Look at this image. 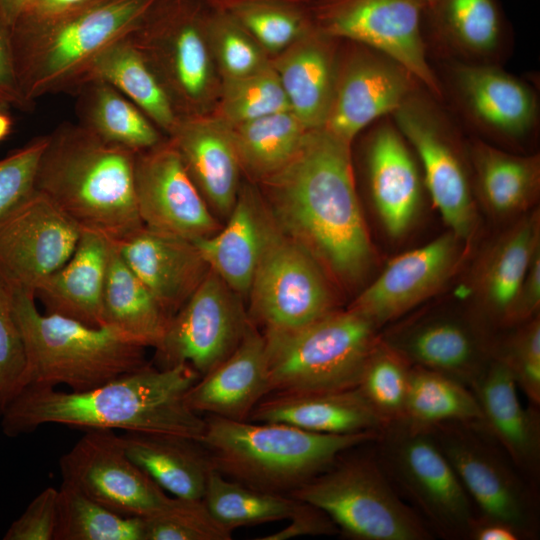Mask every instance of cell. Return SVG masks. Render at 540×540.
<instances>
[{"label":"cell","mask_w":540,"mask_h":540,"mask_svg":"<svg viewBox=\"0 0 540 540\" xmlns=\"http://www.w3.org/2000/svg\"><path fill=\"white\" fill-rule=\"evenodd\" d=\"M134 186L149 229L194 241L221 228L171 141L137 153Z\"/></svg>","instance_id":"ac0fdd59"},{"label":"cell","mask_w":540,"mask_h":540,"mask_svg":"<svg viewBox=\"0 0 540 540\" xmlns=\"http://www.w3.org/2000/svg\"><path fill=\"white\" fill-rule=\"evenodd\" d=\"M12 120L10 116L0 110V141L3 140L11 131Z\"/></svg>","instance_id":"91938a15"},{"label":"cell","mask_w":540,"mask_h":540,"mask_svg":"<svg viewBox=\"0 0 540 540\" xmlns=\"http://www.w3.org/2000/svg\"><path fill=\"white\" fill-rule=\"evenodd\" d=\"M73 94L77 123L99 138L137 153L163 142L157 126L108 82L85 81Z\"/></svg>","instance_id":"d590c367"},{"label":"cell","mask_w":540,"mask_h":540,"mask_svg":"<svg viewBox=\"0 0 540 540\" xmlns=\"http://www.w3.org/2000/svg\"><path fill=\"white\" fill-rule=\"evenodd\" d=\"M170 137L210 209L227 219L238 197L241 165L231 130L181 118Z\"/></svg>","instance_id":"4316f807"},{"label":"cell","mask_w":540,"mask_h":540,"mask_svg":"<svg viewBox=\"0 0 540 540\" xmlns=\"http://www.w3.org/2000/svg\"><path fill=\"white\" fill-rule=\"evenodd\" d=\"M384 343L413 367L441 373L471 390L491 362L476 330L457 318L421 320Z\"/></svg>","instance_id":"d4e9b609"},{"label":"cell","mask_w":540,"mask_h":540,"mask_svg":"<svg viewBox=\"0 0 540 540\" xmlns=\"http://www.w3.org/2000/svg\"><path fill=\"white\" fill-rule=\"evenodd\" d=\"M144 540H229L232 532L214 519L202 499L173 497L163 510L143 517Z\"/></svg>","instance_id":"ee69618b"},{"label":"cell","mask_w":540,"mask_h":540,"mask_svg":"<svg viewBox=\"0 0 540 540\" xmlns=\"http://www.w3.org/2000/svg\"><path fill=\"white\" fill-rule=\"evenodd\" d=\"M10 106L11 105L9 104V102L3 96L0 95V110H5Z\"/></svg>","instance_id":"94428289"},{"label":"cell","mask_w":540,"mask_h":540,"mask_svg":"<svg viewBox=\"0 0 540 540\" xmlns=\"http://www.w3.org/2000/svg\"><path fill=\"white\" fill-rule=\"evenodd\" d=\"M136 155L64 122L47 135L35 191L82 230L119 240L143 226L135 199Z\"/></svg>","instance_id":"3957f363"},{"label":"cell","mask_w":540,"mask_h":540,"mask_svg":"<svg viewBox=\"0 0 540 540\" xmlns=\"http://www.w3.org/2000/svg\"><path fill=\"white\" fill-rule=\"evenodd\" d=\"M114 243L125 263L170 316L209 271L193 241L145 226Z\"/></svg>","instance_id":"603a6c76"},{"label":"cell","mask_w":540,"mask_h":540,"mask_svg":"<svg viewBox=\"0 0 540 540\" xmlns=\"http://www.w3.org/2000/svg\"><path fill=\"white\" fill-rule=\"evenodd\" d=\"M25 350L22 388L65 385L84 392L147 364L144 347L118 332L57 314H42L35 297L11 292Z\"/></svg>","instance_id":"8992f818"},{"label":"cell","mask_w":540,"mask_h":540,"mask_svg":"<svg viewBox=\"0 0 540 540\" xmlns=\"http://www.w3.org/2000/svg\"><path fill=\"white\" fill-rule=\"evenodd\" d=\"M270 219L265 203L252 191L242 190L227 221L211 236L194 240L202 257L244 300L250 290Z\"/></svg>","instance_id":"f546056e"},{"label":"cell","mask_w":540,"mask_h":540,"mask_svg":"<svg viewBox=\"0 0 540 540\" xmlns=\"http://www.w3.org/2000/svg\"><path fill=\"white\" fill-rule=\"evenodd\" d=\"M120 436L128 457L165 492L183 499L203 498L213 465L199 441L145 432Z\"/></svg>","instance_id":"1f68e13d"},{"label":"cell","mask_w":540,"mask_h":540,"mask_svg":"<svg viewBox=\"0 0 540 540\" xmlns=\"http://www.w3.org/2000/svg\"><path fill=\"white\" fill-rule=\"evenodd\" d=\"M91 1L93 0H31L16 22L35 23L51 20L68 14Z\"/></svg>","instance_id":"11a10c76"},{"label":"cell","mask_w":540,"mask_h":540,"mask_svg":"<svg viewBox=\"0 0 540 540\" xmlns=\"http://www.w3.org/2000/svg\"><path fill=\"white\" fill-rule=\"evenodd\" d=\"M26 359L11 291L0 280V415L21 390Z\"/></svg>","instance_id":"7dc6e473"},{"label":"cell","mask_w":540,"mask_h":540,"mask_svg":"<svg viewBox=\"0 0 540 540\" xmlns=\"http://www.w3.org/2000/svg\"><path fill=\"white\" fill-rule=\"evenodd\" d=\"M59 469L62 483L123 516L147 517L173 500L128 457L114 430H85L61 456Z\"/></svg>","instance_id":"9a60e30c"},{"label":"cell","mask_w":540,"mask_h":540,"mask_svg":"<svg viewBox=\"0 0 540 540\" xmlns=\"http://www.w3.org/2000/svg\"><path fill=\"white\" fill-rule=\"evenodd\" d=\"M334 464L289 495L323 511L352 539L431 538L424 521L398 497L375 462L357 458Z\"/></svg>","instance_id":"30bf717a"},{"label":"cell","mask_w":540,"mask_h":540,"mask_svg":"<svg viewBox=\"0 0 540 540\" xmlns=\"http://www.w3.org/2000/svg\"><path fill=\"white\" fill-rule=\"evenodd\" d=\"M420 1L424 4L425 8L428 9L434 5L436 0H420Z\"/></svg>","instance_id":"6125c7cd"},{"label":"cell","mask_w":540,"mask_h":540,"mask_svg":"<svg viewBox=\"0 0 540 540\" xmlns=\"http://www.w3.org/2000/svg\"><path fill=\"white\" fill-rule=\"evenodd\" d=\"M540 303V253L533 257L507 324L524 322L534 316Z\"/></svg>","instance_id":"db71d44e"},{"label":"cell","mask_w":540,"mask_h":540,"mask_svg":"<svg viewBox=\"0 0 540 540\" xmlns=\"http://www.w3.org/2000/svg\"><path fill=\"white\" fill-rule=\"evenodd\" d=\"M188 364H150L84 392L28 385L0 415L2 432L17 437L47 424L82 429L170 434L201 441L206 420L191 410L186 393L199 379Z\"/></svg>","instance_id":"7a4b0ae2"},{"label":"cell","mask_w":540,"mask_h":540,"mask_svg":"<svg viewBox=\"0 0 540 540\" xmlns=\"http://www.w3.org/2000/svg\"><path fill=\"white\" fill-rule=\"evenodd\" d=\"M328 278L318 262L283 233L270 215L247 296L250 322L262 327L264 333H276L322 318L335 310Z\"/></svg>","instance_id":"8fae6325"},{"label":"cell","mask_w":540,"mask_h":540,"mask_svg":"<svg viewBox=\"0 0 540 540\" xmlns=\"http://www.w3.org/2000/svg\"><path fill=\"white\" fill-rule=\"evenodd\" d=\"M424 10L420 0H317L310 5L317 30L387 54L441 100L424 36Z\"/></svg>","instance_id":"4fadbf2b"},{"label":"cell","mask_w":540,"mask_h":540,"mask_svg":"<svg viewBox=\"0 0 540 540\" xmlns=\"http://www.w3.org/2000/svg\"><path fill=\"white\" fill-rule=\"evenodd\" d=\"M210 24L216 30L218 53L228 78L249 75L266 64L232 13L211 17Z\"/></svg>","instance_id":"681fc988"},{"label":"cell","mask_w":540,"mask_h":540,"mask_svg":"<svg viewBox=\"0 0 540 540\" xmlns=\"http://www.w3.org/2000/svg\"><path fill=\"white\" fill-rule=\"evenodd\" d=\"M58 489L48 487L36 495L3 535L4 540H54Z\"/></svg>","instance_id":"f907efd6"},{"label":"cell","mask_w":540,"mask_h":540,"mask_svg":"<svg viewBox=\"0 0 540 540\" xmlns=\"http://www.w3.org/2000/svg\"><path fill=\"white\" fill-rule=\"evenodd\" d=\"M54 540H144V523L142 517L117 514L62 483Z\"/></svg>","instance_id":"60d3db41"},{"label":"cell","mask_w":540,"mask_h":540,"mask_svg":"<svg viewBox=\"0 0 540 540\" xmlns=\"http://www.w3.org/2000/svg\"><path fill=\"white\" fill-rule=\"evenodd\" d=\"M269 392L265 337L251 323L236 349L199 377L185 400L198 414L245 421Z\"/></svg>","instance_id":"cb8c5ba5"},{"label":"cell","mask_w":540,"mask_h":540,"mask_svg":"<svg viewBox=\"0 0 540 540\" xmlns=\"http://www.w3.org/2000/svg\"><path fill=\"white\" fill-rule=\"evenodd\" d=\"M489 433L518 471L536 476L540 460L537 412L522 406L514 377L498 358L492 360L472 388Z\"/></svg>","instance_id":"83f0119b"},{"label":"cell","mask_w":540,"mask_h":540,"mask_svg":"<svg viewBox=\"0 0 540 540\" xmlns=\"http://www.w3.org/2000/svg\"><path fill=\"white\" fill-rule=\"evenodd\" d=\"M156 0H93L58 18L12 26L17 79L24 101L73 93L97 55L127 36Z\"/></svg>","instance_id":"5b68a950"},{"label":"cell","mask_w":540,"mask_h":540,"mask_svg":"<svg viewBox=\"0 0 540 540\" xmlns=\"http://www.w3.org/2000/svg\"><path fill=\"white\" fill-rule=\"evenodd\" d=\"M376 329L349 308L295 330L264 333L269 394L355 388L378 342Z\"/></svg>","instance_id":"52a82bcc"},{"label":"cell","mask_w":540,"mask_h":540,"mask_svg":"<svg viewBox=\"0 0 540 540\" xmlns=\"http://www.w3.org/2000/svg\"><path fill=\"white\" fill-rule=\"evenodd\" d=\"M335 39L310 31L276 69L290 111L306 130L324 127L331 108L338 67Z\"/></svg>","instance_id":"4dcf8cb0"},{"label":"cell","mask_w":540,"mask_h":540,"mask_svg":"<svg viewBox=\"0 0 540 540\" xmlns=\"http://www.w3.org/2000/svg\"><path fill=\"white\" fill-rule=\"evenodd\" d=\"M478 424H443L431 428L482 518L535 536L536 508L528 486L496 449L480 437Z\"/></svg>","instance_id":"2e32d148"},{"label":"cell","mask_w":540,"mask_h":540,"mask_svg":"<svg viewBox=\"0 0 540 540\" xmlns=\"http://www.w3.org/2000/svg\"><path fill=\"white\" fill-rule=\"evenodd\" d=\"M255 38L270 50H278L308 31L311 17L289 3L254 2L230 11Z\"/></svg>","instance_id":"f6af8a7d"},{"label":"cell","mask_w":540,"mask_h":540,"mask_svg":"<svg viewBox=\"0 0 540 540\" xmlns=\"http://www.w3.org/2000/svg\"><path fill=\"white\" fill-rule=\"evenodd\" d=\"M366 145V172L375 209L393 237L403 235L419 210L423 176L411 147L391 116L373 124Z\"/></svg>","instance_id":"7402d4cb"},{"label":"cell","mask_w":540,"mask_h":540,"mask_svg":"<svg viewBox=\"0 0 540 540\" xmlns=\"http://www.w3.org/2000/svg\"><path fill=\"white\" fill-rule=\"evenodd\" d=\"M82 229L34 192L0 223V280L35 297L40 284L72 255Z\"/></svg>","instance_id":"e0dca14e"},{"label":"cell","mask_w":540,"mask_h":540,"mask_svg":"<svg viewBox=\"0 0 540 540\" xmlns=\"http://www.w3.org/2000/svg\"><path fill=\"white\" fill-rule=\"evenodd\" d=\"M112 239L82 230L70 258L35 292L46 313L101 327L102 295Z\"/></svg>","instance_id":"f1b7e54d"},{"label":"cell","mask_w":540,"mask_h":540,"mask_svg":"<svg viewBox=\"0 0 540 540\" xmlns=\"http://www.w3.org/2000/svg\"><path fill=\"white\" fill-rule=\"evenodd\" d=\"M200 443L223 476L259 490L289 495L334 464L342 453L379 433L331 435L274 422L205 418Z\"/></svg>","instance_id":"277c9868"},{"label":"cell","mask_w":540,"mask_h":540,"mask_svg":"<svg viewBox=\"0 0 540 540\" xmlns=\"http://www.w3.org/2000/svg\"><path fill=\"white\" fill-rule=\"evenodd\" d=\"M91 79L111 84L169 135L181 120L161 80L128 35L97 55L79 86Z\"/></svg>","instance_id":"e575fe53"},{"label":"cell","mask_w":540,"mask_h":540,"mask_svg":"<svg viewBox=\"0 0 540 540\" xmlns=\"http://www.w3.org/2000/svg\"><path fill=\"white\" fill-rule=\"evenodd\" d=\"M467 538L473 540H519L524 536L513 526L500 521L475 518Z\"/></svg>","instance_id":"9f6ffc18"},{"label":"cell","mask_w":540,"mask_h":540,"mask_svg":"<svg viewBox=\"0 0 540 540\" xmlns=\"http://www.w3.org/2000/svg\"><path fill=\"white\" fill-rule=\"evenodd\" d=\"M247 420L282 423L331 435L378 433L387 426L356 387L272 393L256 405Z\"/></svg>","instance_id":"484cf974"},{"label":"cell","mask_w":540,"mask_h":540,"mask_svg":"<svg viewBox=\"0 0 540 540\" xmlns=\"http://www.w3.org/2000/svg\"><path fill=\"white\" fill-rule=\"evenodd\" d=\"M441 102L463 131L517 153L536 140L540 126L538 93L502 65L429 56Z\"/></svg>","instance_id":"ba28073f"},{"label":"cell","mask_w":540,"mask_h":540,"mask_svg":"<svg viewBox=\"0 0 540 540\" xmlns=\"http://www.w3.org/2000/svg\"><path fill=\"white\" fill-rule=\"evenodd\" d=\"M279 229L328 277L351 288L366 277L373 247L360 208L351 144L324 127L307 130L293 157L264 179Z\"/></svg>","instance_id":"6da1fadb"},{"label":"cell","mask_w":540,"mask_h":540,"mask_svg":"<svg viewBox=\"0 0 540 540\" xmlns=\"http://www.w3.org/2000/svg\"><path fill=\"white\" fill-rule=\"evenodd\" d=\"M423 170L425 189L450 231L468 238L475 221L468 138L443 103L418 87L391 115Z\"/></svg>","instance_id":"9c48e42d"},{"label":"cell","mask_w":540,"mask_h":540,"mask_svg":"<svg viewBox=\"0 0 540 540\" xmlns=\"http://www.w3.org/2000/svg\"><path fill=\"white\" fill-rule=\"evenodd\" d=\"M459 239L450 231L397 256L359 294L350 308L377 327L405 314L448 279L458 260Z\"/></svg>","instance_id":"44dd1931"},{"label":"cell","mask_w":540,"mask_h":540,"mask_svg":"<svg viewBox=\"0 0 540 540\" xmlns=\"http://www.w3.org/2000/svg\"><path fill=\"white\" fill-rule=\"evenodd\" d=\"M47 135L0 159V223L35 192V176Z\"/></svg>","instance_id":"bcb514c9"},{"label":"cell","mask_w":540,"mask_h":540,"mask_svg":"<svg viewBox=\"0 0 540 540\" xmlns=\"http://www.w3.org/2000/svg\"><path fill=\"white\" fill-rule=\"evenodd\" d=\"M338 532L335 524L323 511L302 502L300 508L289 518V524L285 528L257 539L288 540L299 536H330Z\"/></svg>","instance_id":"816d5d0a"},{"label":"cell","mask_w":540,"mask_h":540,"mask_svg":"<svg viewBox=\"0 0 540 540\" xmlns=\"http://www.w3.org/2000/svg\"><path fill=\"white\" fill-rule=\"evenodd\" d=\"M222 109L227 121L235 125L290 111L277 71L268 64L249 75L228 78Z\"/></svg>","instance_id":"7bdbcfd3"},{"label":"cell","mask_w":540,"mask_h":540,"mask_svg":"<svg viewBox=\"0 0 540 540\" xmlns=\"http://www.w3.org/2000/svg\"><path fill=\"white\" fill-rule=\"evenodd\" d=\"M429 56L503 65L512 53L513 32L499 0H436L424 10Z\"/></svg>","instance_id":"ffe728a7"},{"label":"cell","mask_w":540,"mask_h":540,"mask_svg":"<svg viewBox=\"0 0 540 540\" xmlns=\"http://www.w3.org/2000/svg\"><path fill=\"white\" fill-rule=\"evenodd\" d=\"M244 301L209 269L172 316L155 348V367L188 364L200 377L213 370L236 349L251 324Z\"/></svg>","instance_id":"5bb4252c"},{"label":"cell","mask_w":540,"mask_h":540,"mask_svg":"<svg viewBox=\"0 0 540 540\" xmlns=\"http://www.w3.org/2000/svg\"><path fill=\"white\" fill-rule=\"evenodd\" d=\"M217 1L226 2L225 4L230 8V11H232L239 6H242L248 3H254V2H281V3L301 2V3H308L309 5H311L317 0H217Z\"/></svg>","instance_id":"680465c9"},{"label":"cell","mask_w":540,"mask_h":540,"mask_svg":"<svg viewBox=\"0 0 540 540\" xmlns=\"http://www.w3.org/2000/svg\"><path fill=\"white\" fill-rule=\"evenodd\" d=\"M409 364L384 342L367 357L356 388L388 426L403 421Z\"/></svg>","instance_id":"b9f144b4"},{"label":"cell","mask_w":540,"mask_h":540,"mask_svg":"<svg viewBox=\"0 0 540 540\" xmlns=\"http://www.w3.org/2000/svg\"><path fill=\"white\" fill-rule=\"evenodd\" d=\"M170 316L125 263L111 242L101 309V326L144 348L161 342Z\"/></svg>","instance_id":"836d02e7"},{"label":"cell","mask_w":540,"mask_h":540,"mask_svg":"<svg viewBox=\"0 0 540 540\" xmlns=\"http://www.w3.org/2000/svg\"><path fill=\"white\" fill-rule=\"evenodd\" d=\"M473 188L482 202L498 214L525 210L540 187V157L505 150L468 137Z\"/></svg>","instance_id":"d6a6232c"},{"label":"cell","mask_w":540,"mask_h":540,"mask_svg":"<svg viewBox=\"0 0 540 540\" xmlns=\"http://www.w3.org/2000/svg\"><path fill=\"white\" fill-rule=\"evenodd\" d=\"M31 0H0V13L12 27Z\"/></svg>","instance_id":"6f0895ef"},{"label":"cell","mask_w":540,"mask_h":540,"mask_svg":"<svg viewBox=\"0 0 540 540\" xmlns=\"http://www.w3.org/2000/svg\"><path fill=\"white\" fill-rule=\"evenodd\" d=\"M0 95L3 96L11 106L19 109L29 110V106L24 101L20 91L13 45L12 27L7 23L0 13Z\"/></svg>","instance_id":"f5cc1de1"},{"label":"cell","mask_w":540,"mask_h":540,"mask_svg":"<svg viewBox=\"0 0 540 540\" xmlns=\"http://www.w3.org/2000/svg\"><path fill=\"white\" fill-rule=\"evenodd\" d=\"M382 432L383 462L396 483L436 531L467 537L472 501L431 430L400 421Z\"/></svg>","instance_id":"7c38bea8"},{"label":"cell","mask_w":540,"mask_h":540,"mask_svg":"<svg viewBox=\"0 0 540 540\" xmlns=\"http://www.w3.org/2000/svg\"><path fill=\"white\" fill-rule=\"evenodd\" d=\"M483 415L472 390L441 373L411 367L403 422L431 429L443 424H479Z\"/></svg>","instance_id":"74e56055"},{"label":"cell","mask_w":540,"mask_h":540,"mask_svg":"<svg viewBox=\"0 0 540 540\" xmlns=\"http://www.w3.org/2000/svg\"><path fill=\"white\" fill-rule=\"evenodd\" d=\"M539 250V215L524 217L489 251L478 276L483 304L496 319L507 323L522 283Z\"/></svg>","instance_id":"8d00e7d4"},{"label":"cell","mask_w":540,"mask_h":540,"mask_svg":"<svg viewBox=\"0 0 540 540\" xmlns=\"http://www.w3.org/2000/svg\"><path fill=\"white\" fill-rule=\"evenodd\" d=\"M202 500L214 519L231 532L243 526L289 519L302 504L290 495L259 490L229 479L214 467L209 472Z\"/></svg>","instance_id":"f35d334b"},{"label":"cell","mask_w":540,"mask_h":540,"mask_svg":"<svg viewBox=\"0 0 540 540\" xmlns=\"http://www.w3.org/2000/svg\"><path fill=\"white\" fill-rule=\"evenodd\" d=\"M498 358L512 373L517 386L536 406L540 403V321H526L507 342Z\"/></svg>","instance_id":"c3c4849f"},{"label":"cell","mask_w":540,"mask_h":540,"mask_svg":"<svg viewBox=\"0 0 540 540\" xmlns=\"http://www.w3.org/2000/svg\"><path fill=\"white\" fill-rule=\"evenodd\" d=\"M306 131L291 111L242 122L231 130L240 163L263 179L293 157Z\"/></svg>","instance_id":"ab89813d"},{"label":"cell","mask_w":540,"mask_h":540,"mask_svg":"<svg viewBox=\"0 0 540 540\" xmlns=\"http://www.w3.org/2000/svg\"><path fill=\"white\" fill-rule=\"evenodd\" d=\"M356 43V42H355ZM337 67L334 96L324 125L347 143L375 121L391 116L420 86L402 64L366 45Z\"/></svg>","instance_id":"d6986e66"}]
</instances>
